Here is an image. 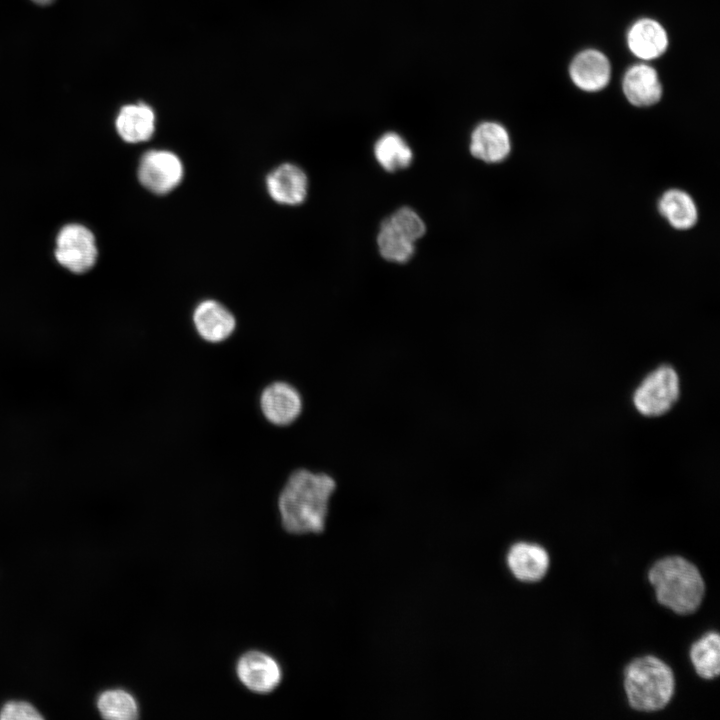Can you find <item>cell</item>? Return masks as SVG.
<instances>
[{
    "mask_svg": "<svg viewBox=\"0 0 720 720\" xmlns=\"http://www.w3.org/2000/svg\"><path fill=\"white\" fill-rule=\"evenodd\" d=\"M622 89L627 100L638 107L656 104L663 92L656 70L644 63L633 65L625 72Z\"/></svg>",
    "mask_w": 720,
    "mask_h": 720,
    "instance_id": "12",
    "label": "cell"
},
{
    "mask_svg": "<svg viewBox=\"0 0 720 720\" xmlns=\"http://www.w3.org/2000/svg\"><path fill=\"white\" fill-rule=\"evenodd\" d=\"M630 707L640 712L662 710L672 699L675 679L671 668L654 656L633 660L624 671Z\"/></svg>",
    "mask_w": 720,
    "mask_h": 720,
    "instance_id": "3",
    "label": "cell"
},
{
    "mask_svg": "<svg viewBox=\"0 0 720 720\" xmlns=\"http://www.w3.org/2000/svg\"><path fill=\"white\" fill-rule=\"evenodd\" d=\"M569 75L578 88L595 92L608 85L611 67L608 58L602 52L586 49L579 52L571 61Z\"/></svg>",
    "mask_w": 720,
    "mask_h": 720,
    "instance_id": "10",
    "label": "cell"
},
{
    "mask_svg": "<svg viewBox=\"0 0 720 720\" xmlns=\"http://www.w3.org/2000/svg\"><path fill=\"white\" fill-rule=\"evenodd\" d=\"M649 581L657 601L677 614L695 612L705 594V583L698 568L680 556L658 560L649 570Z\"/></svg>",
    "mask_w": 720,
    "mask_h": 720,
    "instance_id": "2",
    "label": "cell"
},
{
    "mask_svg": "<svg viewBox=\"0 0 720 720\" xmlns=\"http://www.w3.org/2000/svg\"><path fill=\"white\" fill-rule=\"evenodd\" d=\"M377 245L380 255L394 263H406L415 252V242L391 227L385 219L380 225Z\"/></svg>",
    "mask_w": 720,
    "mask_h": 720,
    "instance_id": "21",
    "label": "cell"
},
{
    "mask_svg": "<svg viewBox=\"0 0 720 720\" xmlns=\"http://www.w3.org/2000/svg\"><path fill=\"white\" fill-rule=\"evenodd\" d=\"M44 717L31 703L23 700H11L0 708L1 720H39Z\"/></svg>",
    "mask_w": 720,
    "mask_h": 720,
    "instance_id": "23",
    "label": "cell"
},
{
    "mask_svg": "<svg viewBox=\"0 0 720 720\" xmlns=\"http://www.w3.org/2000/svg\"><path fill=\"white\" fill-rule=\"evenodd\" d=\"M507 565L511 573L520 581L537 582L547 573L549 555L540 545L518 542L507 553Z\"/></svg>",
    "mask_w": 720,
    "mask_h": 720,
    "instance_id": "13",
    "label": "cell"
},
{
    "mask_svg": "<svg viewBox=\"0 0 720 720\" xmlns=\"http://www.w3.org/2000/svg\"><path fill=\"white\" fill-rule=\"evenodd\" d=\"M98 250L93 233L84 225L63 226L56 237L55 258L70 272L81 274L96 263Z\"/></svg>",
    "mask_w": 720,
    "mask_h": 720,
    "instance_id": "5",
    "label": "cell"
},
{
    "mask_svg": "<svg viewBox=\"0 0 720 720\" xmlns=\"http://www.w3.org/2000/svg\"><path fill=\"white\" fill-rule=\"evenodd\" d=\"M661 215L676 229L686 230L697 221V208L689 194L682 190L666 191L659 200Z\"/></svg>",
    "mask_w": 720,
    "mask_h": 720,
    "instance_id": "17",
    "label": "cell"
},
{
    "mask_svg": "<svg viewBox=\"0 0 720 720\" xmlns=\"http://www.w3.org/2000/svg\"><path fill=\"white\" fill-rule=\"evenodd\" d=\"M193 323L198 335L209 343H221L235 330L236 319L229 309L216 300L199 303L193 312Z\"/></svg>",
    "mask_w": 720,
    "mask_h": 720,
    "instance_id": "9",
    "label": "cell"
},
{
    "mask_svg": "<svg viewBox=\"0 0 720 720\" xmlns=\"http://www.w3.org/2000/svg\"><path fill=\"white\" fill-rule=\"evenodd\" d=\"M385 220L391 227L413 242L421 238L426 231L424 221L410 207L399 208Z\"/></svg>",
    "mask_w": 720,
    "mask_h": 720,
    "instance_id": "22",
    "label": "cell"
},
{
    "mask_svg": "<svg viewBox=\"0 0 720 720\" xmlns=\"http://www.w3.org/2000/svg\"><path fill=\"white\" fill-rule=\"evenodd\" d=\"M137 174L147 190L166 194L182 181L184 169L176 154L166 150H150L141 157Z\"/></svg>",
    "mask_w": 720,
    "mask_h": 720,
    "instance_id": "6",
    "label": "cell"
},
{
    "mask_svg": "<svg viewBox=\"0 0 720 720\" xmlns=\"http://www.w3.org/2000/svg\"><path fill=\"white\" fill-rule=\"evenodd\" d=\"M679 378L670 366H661L641 382L633 395L636 409L645 416L666 413L679 397Z\"/></svg>",
    "mask_w": 720,
    "mask_h": 720,
    "instance_id": "4",
    "label": "cell"
},
{
    "mask_svg": "<svg viewBox=\"0 0 720 720\" xmlns=\"http://www.w3.org/2000/svg\"><path fill=\"white\" fill-rule=\"evenodd\" d=\"M627 44L636 57L653 60L666 51L668 36L659 22L650 18H642L629 29Z\"/></svg>",
    "mask_w": 720,
    "mask_h": 720,
    "instance_id": "15",
    "label": "cell"
},
{
    "mask_svg": "<svg viewBox=\"0 0 720 720\" xmlns=\"http://www.w3.org/2000/svg\"><path fill=\"white\" fill-rule=\"evenodd\" d=\"M690 659L703 679H713L720 674V636L709 632L696 641L690 649Z\"/></svg>",
    "mask_w": 720,
    "mask_h": 720,
    "instance_id": "20",
    "label": "cell"
},
{
    "mask_svg": "<svg viewBox=\"0 0 720 720\" xmlns=\"http://www.w3.org/2000/svg\"><path fill=\"white\" fill-rule=\"evenodd\" d=\"M511 151L507 130L496 122H482L471 135V154L486 163L503 161Z\"/></svg>",
    "mask_w": 720,
    "mask_h": 720,
    "instance_id": "14",
    "label": "cell"
},
{
    "mask_svg": "<svg viewBox=\"0 0 720 720\" xmlns=\"http://www.w3.org/2000/svg\"><path fill=\"white\" fill-rule=\"evenodd\" d=\"M32 1H34L35 3L40 4V5H47V4H50L51 2H53L54 0H32Z\"/></svg>",
    "mask_w": 720,
    "mask_h": 720,
    "instance_id": "24",
    "label": "cell"
},
{
    "mask_svg": "<svg viewBox=\"0 0 720 720\" xmlns=\"http://www.w3.org/2000/svg\"><path fill=\"white\" fill-rule=\"evenodd\" d=\"M96 707L104 719L135 720L139 717V707L135 697L121 688L101 692L97 697Z\"/></svg>",
    "mask_w": 720,
    "mask_h": 720,
    "instance_id": "19",
    "label": "cell"
},
{
    "mask_svg": "<svg viewBox=\"0 0 720 720\" xmlns=\"http://www.w3.org/2000/svg\"><path fill=\"white\" fill-rule=\"evenodd\" d=\"M374 156L388 172L405 169L413 160V152L407 142L394 132L385 133L376 141Z\"/></svg>",
    "mask_w": 720,
    "mask_h": 720,
    "instance_id": "18",
    "label": "cell"
},
{
    "mask_svg": "<svg viewBox=\"0 0 720 720\" xmlns=\"http://www.w3.org/2000/svg\"><path fill=\"white\" fill-rule=\"evenodd\" d=\"M236 675L248 690L266 694L278 687L282 679V670L271 655L258 650H250L238 659Z\"/></svg>",
    "mask_w": 720,
    "mask_h": 720,
    "instance_id": "7",
    "label": "cell"
},
{
    "mask_svg": "<svg viewBox=\"0 0 720 720\" xmlns=\"http://www.w3.org/2000/svg\"><path fill=\"white\" fill-rule=\"evenodd\" d=\"M336 483L332 476L308 469L292 472L278 497L282 527L291 534L320 533Z\"/></svg>",
    "mask_w": 720,
    "mask_h": 720,
    "instance_id": "1",
    "label": "cell"
},
{
    "mask_svg": "<svg viewBox=\"0 0 720 720\" xmlns=\"http://www.w3.org/2000/svg\"><path fill=\"white\" fill-rule=\"evenodd\" d=\"M259 404L265 419L280 427L296 421L303 409L300 392L284 381H275L267 385L260 394Z\"/></svg>",
    "mask_w": 720,
    "mask_h": 720,
    "instance_id": "8",
    "label": "cell"
},
{
    "mask_svg": "<svg viewBox=\"0 0 720 720\" xmlns=\"http://www.w3.org/2000/svg\"><path fill=\"white\" fill-rule=\"evenodd\" d=\"M266 187L269 195L276 202L298 205L306 198L308 180L300 167L284 163L267 175Z\"/></svg>",
    "mask_w": 720,
    "mask_h": 720,
    "instance_id": "11",
    "label": "cell"
},
{
    "mask_svg": "<svg viewBox=\"0 0 720 720\" xmlns=\"http://www.w3.org/2000/svg\"><path fill=\"white\" fill-rule=\"evenodd\" d=\"M155 113L145 104L125 105L119 111L115 126L119 136L128 143L149 140L155 131Z\"/></svg>",
    "mask_w": 720,
    "mask_h": 720,
    "instance_id": "16",
    "label": "cell"
}]
</instances>
